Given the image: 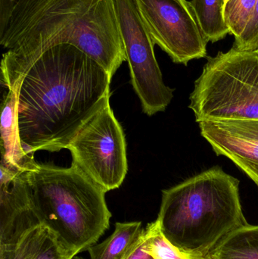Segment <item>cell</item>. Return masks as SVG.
<instances>
[{
    "label": "cell",
    "mask_w": 258,
    "mask_h": 259,
    "mask_svg": "<svg viewBox=\"0 0 258 259\" xmlns=\"http://www.w3.org/2000/svg\"><path fill=\"white\" fill-rule=\"evenodd\" d=\"M144 234V233H143ZM143 234L124 259H154L143 249Z\"/></svg>",
    "instance_id": "22"
},
{
    "label": "cell",
    "mask_w": 258,
    "mask_h": 259,
    "mask_svg": "<svg viewBox=\"0 0 258 259\" xmlns=\"http://www.w3.org/2000/svg\"><path fill=\"white\" fill-rule=\"evenodd\" d=\"M191 6L207 42H218L230 34L224 21V0H192Z\"/></svg>",
    "instance_id": "14"
},
{
    "label": "cell",
    "mask_w": 258,
    "mask_h": 259,
    "mask_svg": "<svg viewBox=\"0 0 258 259\" xmlns=\"http://www.w3.org/2000/svg\"><path fill=\"white\" fill-rule=\"evenodd\" d=\"M154 45L177 64L207 56L208 42L201 32L190 1L133 0Z\"/></svg>",
    "instance_id": "8"
},
{
    "label": "cell",
    "mask_w": 258,
    "mask_h": 259,
    "mask_svg": "<svg viewBox=\"0 0 258 259\" xmlns=\"http://www.w3.org/2000/svg\"><path fill=\"white\" fill-rule=\"evenodd\" d=\"M233 48L239 51L258 50V0L251 20L243 33L235 39Z\"/></svg>",
    "instance_id": "18"
},
{
    "label": "cell",
    "mask_w": 258,
    "mask_h": 259,
    "mask_svg": "<svg viewBox=\"0 0 258 259\" xmlns=\"http://www.w3.org/2000/svg\"><path fill=\"white\" fill-rule=\"evenodd\" d=\"M227 125L233 128L245 133L248 135L258 138V120L246 121V120H222Z\"/></svg>",
    "instance_id": "20"
},
{
    "label": "cell",
    "mask_w": 258,
    "mask_h": 259,
    "mask_svg": "<svg viewBox=\"0 0 258 259\" xmlns=\"http://www.w3.org/2000/svg\"><path fill=\"white\" fill-rule=\"evenodd\" d=\"M144 231L142 222H117L112 235L88 249L89 257L90 259H124Z\"/></svg>",
    "instance_id": "12"
},
{
    "label": "cell",
    "mask_w": 258,
    "mask_h": 259,
    "mask_svg": "<svg viewBox=\"0 0 258 259\" xmlns=\"http://www.w3.org/2000/svg\"><path fill=\"white\" fill-rule=\"evenodd\" d=\"M73 259H83V258H80V257H77V256H75L74 257V258Z\"/></svg>",
    "instance_id": "23"
},
{
    "label": "cell",
    "mask_w": 258,
    "mask_h": 259,
    "mask_svg": "<svg viewBox=\"0 0 258 259\" xmlns=\"http://www.w3.org/2000/svg\"><path fill=\"white\" fill-rule=\"evenodd\" d=\"M17 0H0V35L4 32L10 19Z\"/></svg>",
    "instance_id": "21"
},
{
    "label": "cell",
    "mask_w": 258,
    "mask_h": 259,
    "mask_svg": "<svg viewBox=\"0 0 258 259\" xmlns=\"http://www.w3.org/2000/svg\"><path fill=\"white\" fill-rule=\"evenodd\" d=\"M120 34L129 65L132 86L148 116L164 112L174 98L165 84L154 55V44L133 0H115Z\"/></svg>",
    "instance_id": "7"
},
{
    "label": "cell",
    "mask_w": 258,
    "mask_h": 259,
    "mask_svg": "<svg viewBox=\"0 0 258 259\" xmlns=\"http://www.w3.org/2000/svg\"><path fill=\"white\" fill-rule=\"evenodd\" d=\"M257 0H224V21L230 34L239 37L251 20Z\"/></svg>",
    "instance_id": "17"
},
{
    "label": "cell",
    "mask_w": 258,
    "mask_h": 259,
    "mask_svg": "<svg viewBox=\"0 0 258 259\" xmlns=\"http://www.w3.org/2000/svg\"><path fill=\"white\" fill-rule=\"evenodd\" d=\"M48 233L43 226L31 230L14 246L0 248V259H35L40 252Z\"/></svg>",
    "instance_id": "16"
},
{
    "label": "cell",
    "mask_w": 258,
    "mask_h": 259,
    "mask_svg": "<svg viewBox=\"0 0 258 259\" xmlns=\"http://www.w3.org/2000/svg\"><path fill=\"white\" fill-rule=\"evenodd\" d=\"M239 184L215 166L164 190L157 219L161 231L183 252L210 258L227 236L248 225Z\"/></svg>",
    "instance_id": "3"
},
{
    "label": "cell",
    "mask_w": 258,
    "mask_h": 259,
    "mask_svg": "<svg viewBox=\"0 0 258 259\" xmlns=\"http://www.w3.org/2000/svg\"><path fill=\"white\" fill-rule=\"evenodd\" d=\"M189 100L198 123L258 120V50L231 48L209 57Z\"/></svg>",
    "instance_id": "5"
},
{
    "label": "cell",
    "mask_w": 258,
    "mask_h": 259,
    "mask_svg": "<svg viewBox=\"0 0 258 259\" xmlns=\"http://www.w3.org/2000/svg\"><path fill=\"white\" fill-rule=\"evenodd\" d=\"M211 259H258V225H247L227 236Z\"/></svg>",
    "instance_id": "13"
},
{
    "label": "cell",
    "mask_w": 258,
    "mask_h": 259,
    "mask_svg": "<svg viewBox=\"0 0 258 259\" xmlns=\"http://www.w3.org/2000/svg\"><path fill=\"white\" fill-rule=\"evenodd\" d=\"M1 71L70 44L113 77L126 61L115 0H17L0 35Z\"/></svg>",
    "instance_id": "2"
},
{
    "label": "cell",
    "mask_w": 258,
    "mask_h": 259,
    "mask_svg": "<svg viewBox=\"0 0 258 259\" xmlns=\"http://www.w3.org/2000/svg\"><path fill=\"white\" fill-rule=\"evenodd\" d=\"M0 172V248H9L42 225L25 172L3 164Z\"/></svg>",
    "instance_id": "9"
},
{
    "label": "cell",
    "mask_w": 258,
    "mask_h": 259,
    "mask_svg": "<svg viewBox=\"0 0 258 259\" xmlns=\"http://www.w3.org/2000/svg\"><path fill=\"white\" fill-rule=\"evenodd\" d=\"M25 175L41 224L73 255L88 251L109 229L106 192L74 164L35 161Z\"/></svg>",
    "instance_id": "4"
},
{
    "label": "cell",
    "mask_w": 258,
    "mask_h": 259,
    "mask_svg": "<svg viewBox=\"0 0 258 259\" xmlns=\"http://www.w3.org/2000/svg\"><path fill=\"white\" fill-rule=\"evenodd\" d=\"M1 164L25 172L34 162L33 154L27 152L20 137L17 119V96L13 90H8L2 102Z\"/></svg>",
    "instance_id": "11"
},
{
    "label": "cell",
    "mask_w": 258,
    "mask_h": 259,
    "mask_svg": "<svg viewBox=\"0 0 258 259\" xmlns=\"http://www.w3.org/2000/svg\"><path fill=\"white\" fill-rule=\"evenodd\" d=\"M143 249L154 259H211L195 256L176 247L165 237L157 220L148 225L144 231Z\"/></svg>",
    "instance_id": "15"
},
{
    "label": "cell",
    "mask_w": 258,
    "mask_h": 259,
    "mask_svg": "<svg viewBox=\"0 0 258 259\" xmlns=\"http://www.w3.org/2000/svg\"><path fill=\"white\" fill-rule=\"evenodd\" d=\"M75 255L67 250L57 239L48 232L40 252L35 259H73Z\"/></svg>",
    "instance_id": "19"
},
{
    "label": "cell",
    "mask_w": 258,
    "mask_h": 259,
    "mask_svg": "<svg viewBox=\"0 0 258 259\" xmlns=\"http://www.w3.org/2000/svg\"><path fill=\"white\" fill-rule=\"evenodd\" d=\"M65 149L71 152V164L106 193L122 185L128 171L127 143L110 98L83 123Z\"/></svg>",
    "instance_id": "6"
},
{
    "label": "cell",
    "mask_w": 258,
    "mask_h": 259,
    "mask_svg": "<svg viewBox=\"0 0 258 259\" xmlns=\"http://www.w3.org/2000/svg\"><path fill=\"white\" fill-rule=\"evenodd\" d=\"M198 126L215 153L231 160L258 187V138L230 127L222 120L200 121Z\"/></svg>",
    "instance_id": "10"
},
{
    "label": "cell",
    "mask_w": 258,
    "mask_h": 259,
    "mask_svg": "<svg viewBox=\"0 0 258 259\" xmlns=\"http://www.w3.org/2000/svg\"><path fill=\"white\" fill-rule=\"evenodd\" d=\"M17 96V119L29 153L66 149L83 123L111 97L112 77L70 44L50 47L34 59L1 71Z\"/></svg>",
    "instance_id": "1"
}]
</instances>
